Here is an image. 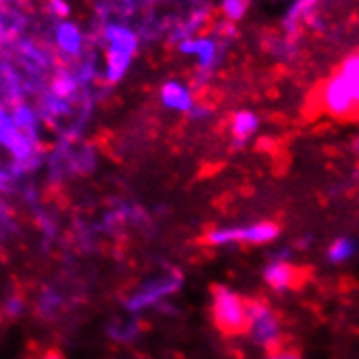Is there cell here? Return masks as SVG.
Instances as JSON below:
<instances>
[{
  "label": "cell",
  "instance_id": "1",
  "mask_svg": "<svg viewBox=\"0 0 359 359\" xmlns=\"http://www.w3.org/2000/svg\"><path fill=\"white\" fill-rule=\"evenodd\" d=\"M318 102L333 118H351L359 104V55L351 53L320 88Z\"/></svg>",
  "mask_w": 359,
  "mask_h": 359
},
{
  "label": "cell",
  "instance_id": "2",
  "mask_svg": "<svg viewBox=\"0 0 359 359\" xmlns=\"http://www.w3.org/2000/svg\"><path fill=\"white\" fill-rule=\"evenodd\" d=\"M211 318L224 335H242L248 325V301L229 287H214Z\"/></svg>",
  "mask_w": 359,
  "mask_h": 359
},
{
  "label": "cell",
  "instance_id": "3",
  "mask_svg": "<svg viewBox=\"0 0 359 359\" xmlns=\"http://www.w3.org/2000/svg\"><path fill=\"white\" fill-rule=\"evenodd\" d=\"M246 333L255 340V344H259L262 348H266L268 353L279 348V340H281V325L277 313L272 311V307L266 301H248V325H246Z\"/></svg>",
  "mask_w": 359,
  "mask_h": 359
},
{
  "label": "cell",
  "instance_id": "4",
  "mask_svg": "<svg viewBox=\"0 0 359 359\" xmlns=\"http://www.w3.org/2000/svg\"><path fill=\"white\" fill-rule=\"evenodd\" d=\"M279 236V226L274 222H257L250 226H233V229H216L205 236V242L211 246L224 244H268Z\"/></svg>",
  "mask_w": 359,
  "mask_h": 359
},
{
  "label": "cell",
  "instance_id": "5",
  "mask_svg": "<svg viewBox=\"0 0 359 359\" xmlns=\"http://www.w3.org/2000/svg\"><path fill=\"white\" fill-rule=\"evenodd\" d=\"M179 53L194 57L196 66L201 74H207L218 66L220 59V44L214 35H192V37H183L179 39Z\"/></svg>",
  "mask_w": 359,
  "mask_h": 359
},
{
  "label": "cell",
  "instance_id": "6",
  "mask_svg": "<svg viewBox=\"0 0 359 359\" xmlns=\"http://www.w3.org/2000/svg\"><path fill=\"white\" fill-rule=\"evenodd\" d=\"M0 144L20 161L33 155V140L18 129L11 120V114L0 104Z\"/></svg>",
  "mask_w": 359,
  "mask_h": 359
},
{
  "label": "cell",
  "instance_id": "7",
  "mask_svg": "<svg viewBox=\"0 0 359 359\" xmlns=\"http://www.w3.org/2000/svg\"><path fill=\"white\" fill-rule=\"evenodd\" d=\"M159 98H161V104L165 109L179 111V114H189L196 107V98H194L192 88L179 79L165 81L159 90Z\"/></svg>",
  "mask_w": 359,
  "mask_h": 359
},
{
  "label": "cell",
  "instance_id": "8",
  "mask_svg": "<svg viewBox=\"0 0 359 359\" xmlns=\"http://www.w3.org/2000/svg\"><path fill=\"white\" fill-rule=\"evenodd\" d=\"M55 46L63 57L76 59L86 50V33L72 20H59L55 27Z\"/></svg>",
  "mask_w": 359,
  "mask_h": 359
},
{
  "label": "cell",
  "instance_id": "9",
  "mask_svg": "<svg viewBox=\"0 0 359 359\" xmlns=\"http://www.w3.org/2000/svg\"><path fill=\"white\" fill-rule=\"evenodd\" d=\"M102 41H104V48H118V50H126V53H133V55L140 48L137 33L122 22H107L102 27Z\"/></svg>",
  "mask_w": 359,
  "mask_h": 359
},
{
  "label": "cell",
  "instance_id": "10",
  "mask_svg": "<svg viewBox=\"0 0 359 359\" xmlns=\"http://www.w3.org/2000/svg\"><path fill=\"white\" fill-rule=\"evenodd\" d=\"M264 279L274 290H290L303 281V270L287 262H274L266 268Z\"/></svg>",
  "mask_w": 359,
  "mask_h": 359
},
{
  "label": "cell",
  "instance_id": "11",
  "mask_svg": "<svg viewBox=\"0 0 359 359\" xmlns=\"http://www.w3.org/2000/svg\"><path fill=\"white\" fill-rule=\"evenodd\" d=\"M135 55L133 53H124V50H116V48H104V68H102V76L107 83H118L126 76L131 63H133Z\"/></svg>",
  "mask_w": 359,
  "mask_h": 359
},
{
  "label": "cell",
  "instance_id": "12",
  "mask_svg": "<svg viewBox=\"0 0 359 359\" xmlns=\"http://www.w3.org/2000/svg\"><path fill=\"white\" fill-rule=\"evenodd\" d=\"M177 285H179V281L175 279V277H170V279H161V281H155L153 285H149V287H144V290H140L135 297L131 299V309H144V307H151L153 303H157V301H161L163 297H168V294H172V292H177Z\"/></svg>",
  "mask_w": 359,
  "mask_h": 359
},
{
  "label": "cell",
  "instance_id": "13",
  "mask_svg": "<svg viewBox=\"0 0 359 359\" xmlns=\"http://www.w3.org/2000/svg\"><path fill=\"white\" fill-rule=\"evenodd\" d=\"M257 129H259V118L248 109L236 111L233 118H231V135H233L238 144L248 142L257 133Z\"/></svg>",
  "mask_w": 359,
  "mask_h": 359
},
{
  "label": "cell",
  "instance_id": "14",
  "mask_svg": "<svg viewBox=\"0 0 359 359\" xmlns=\"http://www.w3.org/2000/svg\"><path fill=\"white\" fill-rule=\"evenodd\" d=\"M313 9H316V0H297L290 11L285 13V20H283V29L287 35H294L301 25L305 22H311V18H313Z\"/></svg>",
  "mask_w": 359,
  "mask_h": 359
},
{
  "label": "cell",
  "instance_id": "15",
  "mask_svg": "<svg viewBox=\"0 0 359 359\" xmlns=\"http://www.w3.org/2000/svg\"><path fill=\"white\" fill-rule=\"evenodd\" d=\"M79 90V79L70 72H59L55 74L53 83H50V92L55 98L59 100H68L70 96H74Z\"/></svg>",
  "mask_w": 359,
  "mask_h": 359
},
{
  "label": "cell",
  "instance_id": "16",
  "mask_svg": "<svg viewBox=\"0 0 359 359\" xmlns=\"http://www.w3.org/2000/svg\"><path fill=\"white\" fill-rule=\"evenodd\" d=\"M11 120H13V124H15L18 129L22 131L25 135H29V137L33 135L35 124H37V118H35V111L29 107V104H25V102L15 104L13 111H11Z\"/></svg>",
  "mask_w": 359,
  "mask_h": 359
},
{
  "label": "cell",
  "instance_id": "17",
  "mask_svg": "<svg viewBox=\"0 0 359 359\" xmlns=\"http://www.w3.org/2000/svg\"><path fill=\"white\" fill-rule=\"evenodd\" d=\"M248 9H250V0H220L222 20H224V22H229V25L244 20Z\"/></svg>",
  "mask_w": 359,
  "mask_h": 359
},
{
  "label": "cell",
  "instance_id": "18",
  "mask_svg": "<svg viewBox=\"0 0 359 359\" xmlns=\"http://www.w3.org/2000/svg\"><path fill=\"white\" fill-rule=\"evenodd\" d=\"M353 248H355L353 242L346 240V238L335 240V242L331 244V248H329V259L335 262V264H342V262H346V259L353 255Z\"/></svg>",
  "mask_w": 359,
  "mask_h": 359
},
{
  "label": "cell",
  "instance_id": "19",
  "mask_svg": "<svg viewBox=\"0 0 359 359\" xmlns=\"http://www.w3.org/2000/svg\"><path fill=\"white\" fill-rule=\"evenodd\" d=\"M48 9H50V13H53L55 18H59V20H66V18L70 15V11H72V7H70L68 0H48Z\"/></svg>",
  "mask_w": 359,
  "mask_h": 359
},
{
  "label": "cell",
  "instance_id": "20",
  "mask_svg": "<svg viewBox=\"0 0 359 359\" xmlns=\"http://www.w3.org/2000/svg\"><path fill=\"white\" fill-rule=\"evenodd\" d=\"M266 359H301V355L294 353V351H281V348H277V351L268 353Z\"/></svg>",
  "mask_w": 359,
  "mask_h": 359
},
{
  "label": "cell",
  "instance_id": "21",
  "mask_svg": "<svg viewBox=\"0 0 359 359\" xmlns=\"http://www.w3.org/2000/svg\"><path fill=\"white\" fill-rule=\"evenodd\" d=\"M46 359H61V357H59V355H55V353H53V355H48V357H46Z\"/></svg>",
  "mask_w": 359,
  "mask_h": 359
}]
</instances>
